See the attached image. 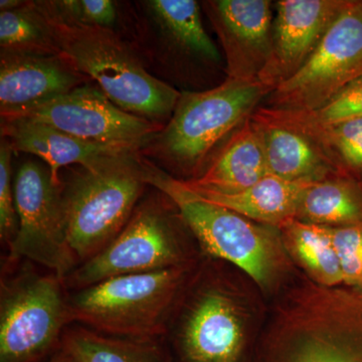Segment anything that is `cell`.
<instances>
[{
  "label": "cell",
  "instance_id": "cell-21",
  "mask_svg": "<svg viewBox=\"0 0 362 362\" xmlns=\"http://www.w3.org/2000/svg\"><path fill=\"white\" fill-rule=\"evenodd\" d=\"M297 220L317 225H362V189L347 175L311 183L298 206Z\"/></svg>",
  "mask_w": 362,
  "mask_h": 362
},
{
  "label": "cell",
  "instance_id": "cell-23",
  "mask_svg": "<svg viewBox=\"0 0 362 362\" xmlns=\"http://www.w3.org/2000/svg\"><path fill=\"white\" fill-rule=\"evenodd\" d=\"M1 52L59 54L51 23L37 1L0 13Z\"/></svg>",
  "mask_w": 362,
  "mask_h": 362
},
{
  "label": "cell",
  "instance_id": "cell-3",
  "mask_svg": "<svg viewBox=\"0 0 362 362\" xmlns=\"http://www.w3.org/2000/svg\"><path fill=\"white\" fill-rule=\"evenodd\" d=\"M51 23L59 54L94 80L122 110L153 122L170 119L181 93L145 70L112 30L66 25L37 1Z\"/></svg>",
  "mask_w": 362,
  "mask_h": 362
},
{
  "label": "cell",
  "instance_id": "cell-27",
  "mask_svg": "<svg viewBox=\"0 0 362 362\" xmlns=\"http://www.w3.org/2000/svg\"><path fill=\"white\" fill-rule=\"evenodd\" d=\"M45 8L66 25L113 30L117 8L111 0L42 1Z\"/></svg>",
  "mask_w": 362,
  "mask_h": 362
},
{
  "label": "cell",
  "instance_id": "cell-11",
  "mask_svg": "<svg viewBox=\"0 0 362 362\" xmlns=\"http://www.w3.org/2000/svg\"><path fill=\"white\" fill-rule=\"evenodd\" d=\"M13 118L30 119L85 141L139 151L164 127L122 110L89 84Z\"/></svg>",
  "mask_w": 362,
  "mask_h": 362
},
{
  "label": "cell",
  "instance_id": "cell-5",
  "mask_svg": "<svg viewBox=\"0 0 362 362\" xmlns=\"http://www.w3.org/2000/svg\"><path fill=\"white\" fill-rule=\"evenodd\" d=\"M149 187L141 152L80 168L62 180L69 246L77 267L92 259L127 225Z\"/></svg>",
  "mask_w": 362,
  "mask_h": 362
},
{
  "label": "cell",
  "instance_id": "cell-12",
  "mask_svg": "<svg viewBox=\"0 0 362 362\" xmlns=\"http://www.w3.org/2000/svg\"><path fill=\"white\" fill-rule=\"evenodd\" d=\"M201 287L182 297L173 318L180 356L185 362H240L244 333L235 302L218 282Z\"/></svg>",
  "mask_w": 362,
  "mask_h": 362
},
{
  "label": "cell",
  "instance_id": "cell-14",
  "mask_svg": "<svg viewBox=\"0 0 362 362\" xmlns=\"http://www.w3.org/2000/svg\"><path fill=\"white\" fill-rule=\"evenodd\" d=\"M204 4L225 52L228 78L259 81L272 52L271 1L214 0Z\"/></svg>",
  "mask_w": 362,
  "mask_h": 362
},
{
  "label": "cell",
  "instance_id": "cell-16",
  "mask_svg": "<svg viewBox=\"0 0 362 362\" xmlns=\"http://www.w3.org/2000/svg\"><path fill=\"white\" fill-rule=\"evenodd\" d=\"M1 136L13 151L40 157L49 168L57 185H62L59 170L63 168L74 164L93 168L113 157L139 151L85 141L26 118L1 119Z\"/></svg>",
  "mask_w": 362,
  "mask_h": 362
},
{
  "label": "cell",
  "instance_id": "cell-20",
  "mask_svg": "<svg viewBox=\"0 0 362 362\" xmlns=\"http://www.w3.org/2000/svg\"><path fill=\"white\" fill-rule=\"evenodd\" d=\"M62 349L77 362H173L163 338L110 337L80 324L66 330Z\"/></svg>",
  "mask_w": 362,
  "mask_h": 362
},
{
  "label": "cell",
  "instance_id": "cell-13",
  "mask_svg": "<svg viewBox=\"0 0 362 362\" xmlns=\"http://www.w3.org/2000/svg\"><path fill=\"white\" fill-rule=\"evenodd\" d=\"M349 0H281L276 4L270 59L259 81L273 92L303 68Z\"/></svg>",
  "mask_w": 362,
  "mask_h": 362
},
{
  "label": "cell",
  "instance_id": "cell-24",
  "mask_svg": "<svg viewBox=\"0 0 362 362\" xmlns=\"http://www.w3.org/2000/svg\"><path fill=\"white\" fill-rule=\"evenodd\" d=\"M255 113L270 122L291 128L310 138L343 175L362 171V118L334 125L316 126L271 118L258 109Z\"/></svg>",
  "mask_w": 362,
  "mask_h": 362
},
{
  "label": "cell",
  "instance_id": "cell-29",
  "mask_svg": "<svg viewBox=\"0 0 362 362\" xmlns=\"http://www.w3.org/2000/svg\"><path fill=\"white\" fill-rule=\"evenodd\" d=\"M13 149L6 139L0 144V239L6 252L13 246L18 230L14 183L11 173Z\"/></svg>",
  "mask_w": 362,
  "mask_h": 362
},
{
  "label": "cell",
  "instance_id": "cell-7",
  "mask_svg": "<svg viewBox=\"0 0 362 362\" xmlns=\"http://www.w3.org/2000/svg\"><path fill=\"white\" fill-rule=\"evenodd\" d=\"M153 189L140 201L127 225L103 251L64 278L69 291L117 276L189 267L183 238L187 225L168 195Z\"/></svg>",
  "mask_w": 362,
  "mask_h": 362
},
{
  "label": "cell",
  "instance_id": "cell-22",
  "mask_svg": "<svg viewBox=\"0 0 362 362\" xmlns=\"http://www.w3.org/2000/svg\"><path fill=\"white\" fill-rule=\"evenodd\" d=\"M150 13L171 40L202 58L220 61L221 56L202 25L201 6L194 0H151Z\"/></svg>",
  "mask_w": 362,
  "mask_h": 362
},
{
  "label": "cell",
  "instance_id": "cell-8",
  "mask_svg": "<svg viewBox=\"0 0 362 362\" xmlns=\"http://www.w3.org/2000/svg\"><path fill=\"white\" fill-rule=\"evenodd\" d=\"M150 187L168 195L202 249L214 258L232 263L259 284L269 278L272 266L268 233L249 218L206 201L187 183L143 157Z\"/></svg>",
  "mask_w": 362,
  "mask_h": 362
},
{
  "label": "cell",
  "instance_id": "cell-1",
  "mask_svg": "<svg viewBox=\"0 0 362 362\" xmlns=\"http://www.w3.org/2000/svg\"><path fill=\"white\" fill-rule=\"evenodd\" d=\"M254 362H362V291L315 281L278 307Z\"/></svg>",
  "mask_w": 362,
  "mask_h": 362
},
{
  "label": "cell",
  "instance_id": "cell-4",
  "mask_svg": "<svg viewBox=\"0 0 362 362\" xmlns=\"http://www.w3.org/2000/svg\"><path fill=\"white\" fill-rule=\"evenodd\" d=\"M189 267L106 279L70 292L74 324L122 338H164L185 287Z\"/></svg>",
  "mask_w": 362,
  "mask_h": 362
},
{
  "label": "cell",
  "instance_id": "cell-25",
  "mask_svg": "<svg viewBox=\"0 0 362 362\" xmlns=\"http://www.w3.org/2000/svg\"><path fill=\"white\" fill-rule=\"evenodd\" d=\"M295 251L318 284L335 287L343 283L331 228L299 220L283 226Z\"/></svg>",
  "mask_w": 362,
  "mask_h": 362
},
{
  "label": "cell",
  "instance_id": "cell-31",
  "mask_svg": "<svg viewBox=\"0 0 362 362\" xmlns=\"http://www.w3.org/2000/svg\"><path fill=\"white\" fill-rule=\"evenodd\" d=\"M26 1H21V0H1L0 1V13L1 11H11L13 9L20 8L25 6Z\"/></svg>",
  "mask_w": 362,
  "mask_h": 362
},
{
  "label": "cell",
  "instance_id": "cell-15",
  "mask_svg": "<svg viewBox=\"0 0 362 362\" xmlns=\"http://www.w3.org/2000/svg\"><path fill=\"white\" fill-rule=\"evenodd\" d=\"M62 54L1 52L0 114L13 118L87 84Z\"/></svg>",
  "mask_w": 362,
  "mask_h": 362
},
{
  "label": "cell",
  "instance_id": "cell-28",
  "mask_svg": "<svg viewBox=\"0 0 362 362\" xmlns=\"http://www.w3.org/2000/svg\"><path fill=\"white\" fill-rule=\"evenodd\" d=\"M343 283L362 291V225L331 228Z\"/></svg>",
  "mask_w": 362,
  "mask_h": 362
},
{
  "label": "cell",
  "instance_id": "cell-26",
  "mask_svg": "<svg viewBox=\"0 0 362 362\" xmlns=\"http://www.w3.org/2000/svg\"><path fill=\"white\" fill-rule=\"evenodd\" d=\"M264 115L279 120L328 126L362 118V78L340 90L329 101L312 111H291L259 107Z\"/></svg>",
  "mask_w": 362,
  "mask_h": 362
},
{
  "label": "cell",
  "instance_id": "cell-6",
  "mask_svg": "<svg viewBox=\"0 0 362 362\" xmlns=\"http://www.w3.org/2000/svg\"><path fill=\"white\" fill-rule=\"evenodd\" d=\"M6 259L0 280V362H40L62 349L74 324L64 278Z\"/></svg>",
  "mask_w": 362,
  "mask_h": 362
},
{
  "label": "cell",
  "instance_id": "cell-2",
  "mask_svg": "<svg viewBox=\"0 0 362 362\" xmlns=\"http://www.w3.org/2000/svg\"><path fill=\"white\" fill-rule=\"evenodd\" d=\"M271 93L259 81L230 78L211 90L181 93L170 119L140 151L141 156L187 176V180H194L206 168L214 149L220 148Z\"/></svg>",
  "mask_w": 362,
  "mask_h": 362
},
{
  "label": "cell",
  "instance_id": "cell-19",
  "mask_svg": "<svg viewBox=\"0 0 362 362\" xmlns=\"http://www.w3.org/2000/svg\"><path fill=\"white\" fill-rule=\"evenodd\" d=\"M311 183L313 182L285 180L268 175L252 187L235 194L190 188L206 201L225 206L249 220L283 228L297 220L300 199Z\"/></svg>",
  "mask_w": 362,
  "mask_h": 362
},
{
  "label": "cell",
  "instance_id": "cell-10",
  "mask_svg": "<svg viewBox=\"0 0 362 362\" xmlns=\"http://www.w3.org/2000/svg\"><path fill=\"white\" fill-rule=\"evenodd\" d=\"M361 78L362 0H349L309 61L264 100L265 107L315 110Z\"/></svg>",
  "mask_w": 362,
  "mask_h": 362
},
{
  "label": "cell",
  "instance_id": "cell-18",
  "mask_svg": "<svg viewBox=\"0 0 362 362\" xmlns=\"http://www.w3.org/2000/svg\"><path fill=\"white\" fill-rule=\"evenodd\" d=\"M252 119L263 140L269 175L308 182L343 175L327 154L306 135L270 122L255 112Z\"/></svg>",
  "mask_w": 362,
  "mask_h": 362
},
{
  "label": "cell",
  "instance_id": "cell-17",
  "mask_svg": "<svg viewBox=\"0 0 362 362\" xmlns=\"http://www.w3.org/2000/svg\"><path fill=\"white\" fill-rule=\"evenodd\" d=\"M268 175L263 140L251 116L228 136L199 177L183 181L194 189L235 194Z\"/></svg>",
  "mask_w": 362,
  "mask_h": 362
},
{
  "label": "cell",
  "instance_id": "cell-9",
  "mask_svg": "<svg viewBox=\"0 0 362 362\" xmlns=\"http://www.w3.org/2000/svg\"><path fill=\"white\" fill-rule=\"evenodd\" d=\"M14 195L18 230L6 259H25L66 278L77 262L69 246L62 185L47 166L26 161L16 173Z\"/></svg>",
  "mask_w": 362,
  "mask_h": 362
},
{
  "label": "cell",
  "instance_id": "cell-30",
  "mask_svg": "<svg viewBox=\"0 0 362 362\" xmlns=\"http://www.w3.org/2000/svg\"><path fill=\"white\" fill-rule=\"evenodd\" d=\"M45 362H77L74 359V357L71 356L69 352H66L65 349H61L49 356V358Z\"/></svg>",
  "mask_w": 362,
  "mask_h": 362
}]
</instances>
